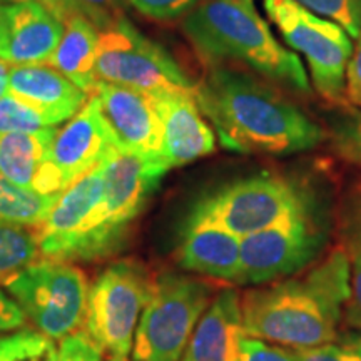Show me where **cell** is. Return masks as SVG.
Masks as SVG:
<instances>
[{
  "label": "cell",
  "mask_w": 361,
  "mask_h": 361,
  "mask_svg": "<svg viewBox=\"0 0 361 361\" xmlns=\"http://www.w3.org/2000/svg\"><path fill=\"white\" fill-rule=\"evenodd\" d=\"M194 99L228 151L291 156L328 139L322 126L246 72L214 67L194 85Z\"/></svg>",
  "instance_id": "6da1fadb"
},
{
  "label": "cell",
  "mask_w": 361,
  "mask_h": 361,
  "mask_svg": "<svg viewBox=\"0 0 361 361\" xmlns=\"http://www.w3.org/2000/svg\"><path fill=\"white\" fill-rule=\"evenodd\" d=\"M350 298V264L340 245L310 269L261 284L241 296L245 335L303 350L338 338Z\"/></svg>",
  "instance_id": "7a4b0ae2"
},
{
  "label": "cell",
  "mask_w": 361,
  "mask_h": 361,
  "mask_svg": "<svg viewBox=\"0 0 361 361\" xmlns=\"http://www.w3.org/2000/svg\"><path fill=\"white\" fill-rule=\"evenodd\" d=\"M183 30L211 64L236 61L271 82L298 94L311 92L300 56L278 42L255 0H204L184 17Z\"/></svg>",
  "instance_id": "3957f363"
},
{
  "label": "cell",
  "mask_w": 361,
  "mask_h": 361,
  "mask_svg": "<svg viewBox=\"0 0 361 361\" xmlns=\"http://www.w3.org/2000/svg\"><path fill=\"white\" fill-rule=\"evenodd\" d=\"M102 164L104 200L97 218L71 247L66 261L101 259L119 251L128 238L130 223L141 214L169 171L159 161L124 154L117 149H112Z\"/></svg>",
  "instance_id": "277c9868"
},
{
  "label": "cell",
  "mask_w": 361,
  "mask_h": 361,
  "mask_svg": "<svg viewBox=\"0 0 361 361\" xmlns=\"http://www.w3.org/2000/svg\"><path fill=\"white\" fill-rule=\"evenodd\" d=\"M156 279L135 259H123L104 269L89 290L84 314V333L102 353L128 360L135 329L151 301Z\"/></svg>",
  "instance_id": "5b68a950"
},
{
  "label": "cell",
  "mask_w": 361,
  "mask_h": 361,
  "mask_svg": "<svg viewBox=\"0 0 361 361\" xmlns=\"http://www.w3.org/2000/svg\"><path fill=\"white\" fill-rule=\"evenodd\" d=\"M214 296L202 279L168 273L156 279L134 335V361H180L191 335Z\"/></svg>",
  "instance_id": "8992f818"
},
{
  "label": "cell",
  "mask_w": 361,
  "mask_h": 361,
  "mask_svg": "<svg viewBox=\"0 0 361 361\" xmlns=\"http://www.w3.org/2000/svg\"><path fill=\"white\" fill-rule=\"evenodd\" d=\"M306 207H310L308 200L291 180L263 173L234 180L202 197L188 223L214 224L234 236L246 238Z\"/></svg>",
  "instance_id": "52a82bcc"
},
{
  "label": "cell",
  "mask_w": 361,
  "mask_h": 361,
  "mask_svg": "<svg viewBox=\"0 0 361 361\" xmlns=\"http://www.w3.org/2000/svg\"><path fill=\"white\" fill-rule=\"evenodd\" d=\"M264 12L295 52L308 61L316 92L335 104L346 102V66L355 44L343 27L295 0H263Z\"/></svg>",
  "instance_id": "ba28073f"
},
{
  "label": "cell",
  "mask_w": 361,
  "mask_h": 361,
  "mask_svg": "<svg viewBox=\"0 0 361 361\" xmlns=\"http://www.w3.org/2000/svg\"><path fill=\"white\" fill-rule=\"evenodd\" d=\"M6 288L27 318L51 340H64L84 322L87 279L64 261L29 264L7 278Z\"/></svg>",
  "instance_id": "9c48e42d"
},
{
  "label": "cell",
  "mask_w": 361,
  "mask_h": 361,
  "mask_svg": "<svg viewBox=\"0 0 361 361\" xmlns=\"http://www.w3.org/2000/svg\"><path fill=\"white\" fill-rule=\"evenodd\" d=\"M97 82L123 85L139 92H194V85L164 47L147 39L123 16L99 30Z\"/></svg>",
  "instance_id": "30bf717a"
},
{
  "label": "cell",
  "mask_w": 361,
  "mask_h": 361,
  "mask_svg": "<svg viewBox=\"0 0 361 361\" xmlns=\"http://www.w3.org/2000/svg\"><path fill=\"white\" fill-rule=\"evenodd\" d=\"M324 239L310 207L241 238L239 284H268L300 273L319 258Z\"/></svg>",
  "instance_id": "8fae6325"
},
{
  "label": "cell",
  "mask_w": 361,
  "mask_h": 361,
  "mask_svg": "<svg viewBox=\"0 0 361 361\" xmlns=\"http://www.w3.org/2000/svg\"><path fill=\"white\" fill-rule=\"evenodd\" d=\"M94 97L117 151L162 162V126L147 94L99 82Z\"/></svg>",
  "instance_id": "7c38bea8"
},
{
  "label": "cell",
  "mask_w": 361,
  "mask_h": 361,
  "mask_svg": "<svg viewBox=\"0 0 361 361\" xmlns=\"http://www.w3.org/2000/svg\"><path fill=\"white\" fill-rule=\"evenodd\" d=\"M112 149L116 147L92 96L64 129L57 130L47 157V194H61L80 176L97 168Z\"/></svg>",
  "instance_id": "4fadbf2b"
},
{
  "label": "cell",
  "mask_w": 361,
  "mask_h": 361,
  "mask_svg": "<svg viewBox=\"0 0 361 361\" xmlns=\"http://www.w3.org/2000/svg\"><path fill=\"white\" fill-rule=\"evenodd\" d=\"M64 34V22L35 2L0 6V61L47 64Z\"/></svg>",
  "instance_id": "5bb4252c"
},
{
  "label": "cell",
  "mask_w": 361,
  "mask_h": 361,
  "mask_svg": "<svg viewBox=\"0 0 361 361\" xmlns=\"http://www.w3.org/2000/svg\"><path fill=\"white\" fill-rule=\"evenodd\" d=\"M149 99L161 119L166 168H180L214 151V130L202 119L194 92L169 90L151 94Z\"/></svg>",
  "instance_id": "9a60e30c"
},
{
  "label": "cell",
  "mask_w": 361,
  "mask_h": 361,
  "mask_svg": "<svg viewBox=\"0 0 361 361\" xmlns=\"http://www.w3.org/2000/svg\"><path fill=\"white\" fill-rule=\"evenodd\" d=\"M102 162L59 194L51 213L39 226V247L47 259L61 261L101 207L104 200Z\"/></svg>",
  "instance_id": "2e32d148"
},
{
  "label": "cell",
  "mask_w": 361,
  "mask_h": 361,
  "mask_svg": "<svg viewBox=\"0 0 361 361\" xmlns=\"http://www.w3.org/2000/svg\"><path fill=\"white\" fill-rule=\"evenodd\" d=\"M243 338L241 295L224 288L201 316L180 361H238Z\"/></svg>",
  "instance_id": "e0dca14e"
},
{
  "label": "cell",
  "mask_w": 361,
  "mask_h": 361,
  "mask_svg": "<svg viewBox=\"0 0 361 361\" xmlns=\"http://www.w3.org/2000/svg\"><path fill=\"white\" fill-rule=\"evenodd\" d=\"M8 92L35 107L52 126L82 109L87 94L49 64L11 66Z\"/></svg>",
  "instance_id": "ac0fdd59"
},
{
  "label": "cell",
  "mask_w": 361,
  "mask_h": 361,
  "mask_svg": "<svg viewBox=\"0 0 361 361\" xmlns=\"http://www.w3.org/2000/svg\"><path fill=\"white\" fill-rule=\"evenodd\" d=\"M178 261L192 273L239 284L241 238L214 224L186 223Z\"/></svg>",
  "instance_id": "d6986e66"
},
{
  "label": "cell",
  "mask_w": 361,
  "mask_h": 361,
  "mask_svg": "<svg viewBox=\"0 0 361 361\" xmlns=\"http://www.w3.org/2000/svg\"><path fill=\"white\" fill-rule=\"evenodd\" d=\"M56 134V128L0 134V176L30 191L45 194L47 157Z\"/></svg>",
  "instance_id": "ffe728a7"
},
{
  "label": "cell",
  "mask_w": 361,
  "mask_h": 361,
  "mask_svg": "<svg viewBox=\"0 0 361 361\" xmlns=\"http://www.w3.org/2000/svg\"><path fill=\"white\" fill-rule=\"evenodd\" d=\"M64 24L61 42L47 64L85 94H94L99 84L96 78L99 30L79 13L71 16Z\"/></svg>",
  "instance_id": "44dd1931"
},
{
  "label": "cell",
  "mask_w": 361,
  "mask_h": 361,
  "mask_svg": "<svg viewBox=\"0 0 361 361\" xmlns=\"http://www.w3.org/2000/svg\"><path fill=\"white\" fill-rule=\"evenodd\" d=\"M338 238L350 264V298L343 323L361 331V188H353L341 201L338 214Z\"/></svg>",
  "instance_id": "7402d4cb"
},
{
  "label": "cell",
  "mask_w": 361,
  "mask_h": 361,
  "mask_svg": "<svg viewBox=\"0 0 361 361\" xmlns=\"http://www.w3.org/2000/svg\"><path fill=\"white\" fill-rule=\"evenodd\" d=\"M57 197L59 194L45 196L0 176V224L40 226Z\"/></svg>",
  "instance_id": "603a6c76"
},
{
  "label": "cell",
  "mask_w": 361,
  "mask_h": 361,
  "mask_svg": "<svg viewBox=\"0 0 361 361\" xmlns=\"http://www.w3.org/2000/svg\"><path fill=\"white\" fill-rule=\"evenodd\" d=\"M39 252L37 233L25 226L0 224V281L35 263Z\"/></svg>",
  "instance_id": "cb8c5ba5"
},
{
  "label": "cell",
  "mask_w": 361,
  "mask_h": 361,
  "mask_svg": "<svg viewBox=\"0 0 361 361\" xmlns=\"http://www.w3.org/2000/svg\"><path fill=\"white\" fill-rule=\"evenodd\" d=\"M51 338L25 328L0 338V361H57Z\"/></svg>",
  "instance_id": "d4e9b609"
},
{
  "label": "cell",
  "mask_w": 361,
  "mask_h": 361,
  "mask_svg": "<svg viewBox=\"0 0 361 361\" xmlns=\"http://www.w3.org/2000/svg\"><path fill=\"white\" fill-rule=\"evenodd\" d=\"M328 137L341 159L361 168V111H346L329 119Z\"/></svg>",
  "instance_id": "484cf974"
},
{
  "label": "cell",
  "mask_w": 361,
  "mask_h": 361,
  "mask_svg": "<svg viewBox=\"0 0 361 361\" xmlns=\"http://www.w3.org/2000/svg\"><path fill=\"white\" fill-rule=\"evenodd\" d=\"M47 128H56L42 112L7 92L0 99V134L35 133Z\"/></svg>",
  "instance_id": "4316f807"
},
{
  "label": "cell",
  "mask_w": 361,
  "mask_h": 361,
  "mask_svg": "<svg viewBox=\"0 0 361 361\" xmlns=\"http://www.w3.org/2000/svg\"><path fill=\"white\" fill-rule=\"evenodd\" d=\"M316 16L335 22L351 39L361 35V0H295Z\"/></svg>",
  "instance_id": "83f0119b"
},
{
  "label": "cell",
  "mask_w": 361,
  "mask_h": 361,
  "mask_svg": "<svg viewBox=\"0 0 361 361\" xmlns=\"http://www.w3.org/2000/svg\"><path fill=\"white\" fill-rule=\"evenodd\" d=\"M291 351L295 361H361V336L358 333H345L319 346Z\"/></svg>",
  "instance_id": "f1b7e54d"
},
{
  "label": "cell",
  "mask_w": 361,
  "mask_h": 361,
  "mask_svg": "<svg viewBox=\"0 0 361 361\" xmlns=\"http://www.w3.org/2000/svg\"><path fill=\"white\" fill-rule=\"evenodd\" d=\"M123 0H67L71 13H79L87 19L97 30H104L123 17Z\"/></svg>",
  "instance_id": "f546056e"
},
{
  "label": "cell",
  "mask_w": 361,
  "mask_h": 361,
  "mask_svg": "<svg viewBox=\"0 0 361 361\" xmlns=\"http://www.w3.org/2000/svg\"><path fill=\"white\" fill-rule=\"evenodd\" d=\"M142 16L154 20H174L186 17L204 0H128Z\"/></svg>",
  "instance_id": "4dcf8cb0"
},
{
  "label": "cell",
  "mask_w": 361,
  "mask_h": 361,
  "mask_svg": "<svg viewBox=\"0 0 361 361\" xmlns=\"http://www.w3.org/2000/svg\"><path fill=\"white\" fill-rule=\"evenodd\" d=\"M102 350L84 331L66 336L57 351V361H102Z\"/></svg>",
  "instance_id": "1f68e13d"
},
{
  "label": "cell",
  "mask_w": 361,
  "mask_h": 361,
  "mask_svg": "<svg viewBox=\"0 0 361 361\" xmlns=\"http://www.w3.org/2000/svg\"><path fill=\"white\" fill-rule=\"evenodd\" d=\"M238 361H295V356L291 350L245 335L239 346Z\"/></svg>",
  "instance_id": "d6a6232c"
},
{
  "label": "cell",
  "mask_w": 361,
  "mask_h": 361,
  "mask_svg": "<svg viewBox=\"0 0 361 361\" xmlns=\"http://www.w3.org/2000/svg\"><path fill=\"white\" fill-rule=\"evenodd\" d=\"M346 101L361 109V35L346 66Z\"/></svg>",
  "instance_id": "836d02e7"
},
{
  "label": "cell",
  "mask_w": 361,
  "mask_h": 361,
  "mask_svg": "<svg viewBox=\"0 0 361 361\" xmlns=\"http://www.w3.org/2000/svg\"><path fill=\"white\" fill-rule=\"evenodd\" d=\"M25 322L24 311L12 298L0 291V335L20 328Z\"/></svg>",
  "instance_id": "e575fe53"
},
{
  "label": "cell",
  "mask_w": 361,
  "mask_h": 361,
  "mask_svg": "<svg viewBox=\"0 0 361 361\" xmlns=\"http://www.w3.org/2000/svg\"><path fill=\"white\" fill-rule=\"evenodd\" d=\"M24 2H35V4H40V6L47 7L49 11L56 13L62 22H66L72 16L69 6H67V0H0V4H24Z\"/></svg>",
  "instance_id": "d590c367"
},
{
  "label": "cell",
  "mask_w": 361,
  "mask_h": 361,
  "mask_svg": "<svg viewBox=\"0 0 361 361\" xmlns=\"http://www.w3.org/2000/svg\"><path fill=\"white\" fill-rule=\"evenodd\" d=\"M8 71H11V64L0 61V99L6 96L8 90Z\"/></svg>",
  "instance_id": "8d00e7d4"
},
{
  "label": "cell",
  "mask_w": 361,
  "mask_h": 361,
  "mask_svg": "<svg viewBox=\"0 0 361 361\" xmlns=\"http://www.w3.org/2000/svg\"><path fill=\"white\" fill-rule=\"evenodd\" d=\"M111 361H129V360H114V358H111Z\"/></svg>",
  "instance_id": "74e56055"
}]
</instances>
